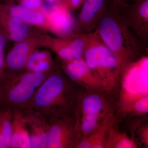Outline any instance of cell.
<instances>
[{
  "label": "cell",
  "mask_w": 148,
  "mask_h": 148,
  "mask_svg": "<svg viewBox=\"0 0 148 148\" xmlns=\"http://www.w3.org/2000/svg\"><path fill=\"white\" fill-rule=\"evenodd\" d=\"M78 86L58 72L48 75L26 109L39 112L48 119L74 114L81 92Z\"/></svg>",
  "instance_id": "cell-1"
},
{
  "label": "cell",
  "mask_w": 148,
  "mask_h": 148,
  "mask_svg": "<svg viewBox=\"0 0 148 148\" xmlns=\"http://www.w3.org/2000/svg\"><path fill=\"white\" fill-rule=\"evenodd\" d=\"M96 30L103 42L119 60L121 67L144 56L146 47L124 23L117 8L107 6Z\"/></svg>",
  "instance_id": "cell-2"
},
{
  "label": "cell",
  "mask_w": 148,
  "mask_h": 148,
  "mask_svg": "<svg viewBox=\"0 0 148 148\" xmlns=\"http://www.w3.org/2000/svg\"><path fill=\"white\" fill-rule=\"evenodd\" d=\"M87 35L88 42L84 58L110 95L119 89L121 64L102 41L96 29Z\"/></svg>",
  "instance_id": "cell-3"
},
{
  "label": "cell",
  "mask_w": 148,
  "mask_h": 148,
  "mask_svg": "<svg viewBox=\"0 0 148 148\" xmlns=\"http://www.w3.org/2000/svg\"><path fill=\"white\" fill-rule=\"evenodd\" d=\"M47 73L27 71L5 74L0 80V107L10 110H24L47 77Z\"/></svg>",
  "instance_id": "cell-4"
},
{
  "label": "cell",
  "mask_w": 148,
  "mask_h": 148,
  "mask_svg": "<svg viewBox=\"0 0 148 148\" xmlns=\"http://www.w3.org/2000/svg\"><path fill=\"white\" fill-rule=\"evenodd\" d=\"M103 92H81L74 114L78 143L88 136L107 117L114 114V107Z\"/></svg>",
  "instance_id": "cell-5"
},
{
  "label": "cell",
  "mask_w": 148,
  "mask_h": 148,
  "mask_svg": "<svg viewBox=\"0 0 148 148\" xmlns=\"http://www.w3.org/2000/svg\"><path fill=\"white\" fill-rule=\"evenodd\" d=\"M119 90L117 104L119 113L148 95L147 56H144L121 67Z\"/></svg>",
  "instance_id": "cell-6"
},
{
  "label": "cell",
  "mask_w": 148,
  "mask_h": 148,
  "mask_svg": "<svg viewBox=\"0 0 148 148\" xmlns=\"http://www.w3.org/2000/svg\"><path fill=\"white\" fill-rule=\"evenodd\" d=\"M117 8L124 23L146 47L148 40V0H135Z\"/></svg>",
  "instance_id": "cell-7"
},
{
  "label": "cell",
  "mask_w": 148,
  "mask_h": 148,
  "mask_svg": "<svg viewBox=\"0 0 148 148\" xmlns=\"http://www.w3.org/2000/svg\"><path fill=\"white\" fill-rule=\"evenodd\" d=\"M49 120L47 148H75L78 143L75 114Z\"/></svg>",
  "instance_id": "cell-8"
},
{
  "label": "cell",
  "mask_w": 148,
  "mask_h": 148,
  "mask_svg": "<svg viewBox=\"0 0 148 148\" xmlns=\"http://www.w3.org/2000/svg\"><path fill=\"white\" fill-rule=\"evenodd\" d=\"M64 62V71L73 82L87 91H105L103 84L95 76L84 58Z\"/></svg>",
  "instance_id": "cell-9"
},
{
  "label": "cell",
  "mask_w": 148,
  "mask_h": 148,
  "mask_svg": "<svg viewBox=\"0 0 148 148\" xmlns=\"http://www.w3.org/2000/svg\"><path fill=\"white\" fill-rule=\"evenodd\" d=\"M29 132L31 148H47L49 120L45 116L31 109L24 110Z\"/></svg>",
  "instance_id": "cell-10"
},
{
  "label": "cell",
  "mask_w": 148,
  "mask_h": 148,
  "mask_svg": "<svg viewBox=\"0 0 148 148\" xmlns=\"http://www.w3.org/2000/svg\"><path fill=\"white\" fill-rule=\"evenodd\" d=\"M108 0H85L77 21V34H86L95 31Z\"/></svg>",
  "instance_id": "cell-11"
},
{
  "label": "cell",
  "mask_w": 148,
  "mask_h": 148,
  "mask_svg": "<svg viewBox=\"0 0 148 148\" xmlns=\"http://www.w3.org/2000/svg\"><path fill=\"white\" fill-rule=\"evenodd\" d=\"M116 121L114 114L110 115L88 136L80 140L75 148H104L109 130Z\"/></svg>",
  "instance_id": "cell-12"
},
{
  "label": "cell",
  "mask_w": 148,
  "mask_h": 148,
  "mask_svg": "<svg viewBox=\"0 0 148 148\" xmlns=\"http://www.w3.org/2000/svg\"><path fill=\"white\" fill-rule=\"evenodd\" d=\"M11 148H31L30 138L24 110L13 111Z\"/></svg>",
  "instance_id": "cell-13"
},
{
  "label": "cell",
  "mask_w": 148,
  "mask_h": 148,
  "mask_svg": "<svg viewBox=\"0 0 148 148\" xmlns=\"http://www.w3.org/2000/svg\"><path fill=\"white\" fill-rule=\"evenodd\" d=\"M52 4L46 13L54 31L61 34H68L75 26L69 10L62 2Z\"/></svg>",
  "instance_id": "cell-14"
},
{
  "label": "cell",
  "mask_w": 148,
  "mask_h": 148,
  "mask_svg": "<svg viewBox=\"0 0 148 148\" xmlns=\"http://www.w3.org/2000/svg\"><path fill=\"white\" fill-rule=\"evenodd\" d=\"M31 48L28 42H21L16 45L8 53L5 63V69L16 72L26 68L31 55Z\"/></svg>",
  "instance_id": "cell-15"
},
{
  "label": "cell",
  "mask_w": 148,
  "mask_h": 148,
  "mask_svg": "<svg viewBox=\"0 0 148 148\" xmlns=\"http://www.w3.org/2000/svg\"><path fill=\"white\" fill-rule=\"evenodd\" d=\"M129 124L130 137L136 146L148 148V119L146 115L136 117Z\"/></svg>",
  "instance_id": "cell-16"
},
{
  "label": "cell",
  "mask_w": 148,
  "mask_h": 148,
  "mask_svg": "<svg viewBox=\"0 0 148 148\" xmlns=\"http://www.w3.org/2000/svg\"><path fill=\"white\" fill-rule=\"evenodd\" d=\"M0 7L8 10L12 16L19 18L26 23L39 25L45 22V16L42 13L29 9L21 5L8 6L0 4Z\"/></svg>",
  "instance_id": "cell-17"
},
{
  "label": "cell",
  "mask_w": 148,
  "mask_h": 148,
  "mask_svg": "<svg viewBox=\"0 0 148 148\" xmlns=\"http://www.w3.org/2000/svg\"><path fill=\"white\" fill-rule=\"evenodd\" d=\"M132 139L125 132H120L116 121L111 127L104 148H136Z\"/></svg>",
  "instance_id": "cell-18"
},
{
  "label": "cell",
  "mask_w": 148,
  "mask_h": 148,
  "mask_svg": "<svg viewBox=\"0 0 148 148\" xmlns=\"http://www.w3.org/2000/svg\"><path fill=\"white\" fill-rule=\"evenodd\" d=\"M12 114L8 109H0V148H11Z\"/></svg>",
  "instance_id": "cell-19"
},
{
  "label": "cell",
  "mask_w": 148,
  "mask_h": 148,
  "mask_svg": "<svg viewBox=\"0 0 148 148\" xmlns=\"http://www.w3.org/2000/svg\"><path fill=\"white\" fill-rule=\"evenodd\" d=\"M148 113V95L135 101L123 110L120 114L130 118L146 115Z\"/></svg>",
  "instance_id": "cell-20"
},
{
  "label": "cell",
  "mask_w": 148,
  "mask_h": 148,
  "mask_svg": "<svg viewBox=\"0 0 148 148\" xmlns=\"http://www.w3.org/2000/svg\"><path fill=\"white\" fill-rule=\"evenodd\" d=\"M50 58L49 55L44 51H36L32 53L27 61L26 69L27 71L32 72L35 65L40 61Z\"/></svg>",
  "instance_id": "cell-21"
},
{
  "label": "cell",
  "mask_w": 148,
  "mask_h": 148,
  "mask_svg": "<svg viewBox=\"0 0 148 148\" xmlns=\"http://www.w3.org/2000/svg\"><path fill=\"white\" fill-rule=\"evenodd\" d=\"M52 65L51 58L43 60L35 65L32 69V72L34 73H47L51 69Z\"/></svg>",
  "instance_id": "cell-22"
},
{
  "label": "cell",
  "mask_w": 148,
  "mask_h": 148,
  "mask_svg": "<svg viewBox=\"0 0 148 148\" xmlns=\"http://www.w3.org/2000/svg\"><path fill=\"white\" fill-rule=\"evenodd\" d=\"M21 5L24 7L35 10L43 5V0H19Z\"/></svg>",
  "instance_id": "cell-23"
},
{
  "label": "cell",
  "mask_w": 148,
  "mask_h": 148,
  "mask_svg": "<svg viewBox=\"0 0 148 148\" xmlns=\"http://www.w3.org/2000/svg\"><path fill=\"white\" fill-rule=\"evenodd\" d=\"M70 10H74L82 5V0H63L62 2Z\"/></svg>",
  "instance_id": "cell-24"
},
{
  "label": "cell",
  "mask_w": 148,
  "mask_h": 148,
  "mask_svg": "<svg viewBox=\"0 0 148 148\" xmlns=\"http://www.w3.org/2000/svg\"><path fill=\"white\" fill-rule=\"evenodd\" d=\"M133 1L135 0H108V6L118 8Z\"/></svg>",
  "instance_id": "cell-25"
},
{
  "label": "cell",
  "mask_w": 148,
  "mask_h": 148,
  "mask_svg": "<svg viewBox=\"0 0 148 148\" xmlns=\"http://www.w3.org/2000/svg\"><path fill=\"white\" fill-rule=\"evenodd\" d=\"M6 40L5 37L3 35L0 34V50L4 49L5 46Z\"/></svg>",
  "instance_id": "cell-26"
},
{
  "label": "cell",
  "mask_w": 148,
  "mask_h": 148,
  "mask_svg": "<svg viewBox=\"0 0 148 148\" xmlns=\"http://www.w3.org/2000/svg\"><path fill=\"white\" fill-rule=\"evenodd\" d=\"M45 1H46L48 3L52 4L57 3L60 2V0H45Z\"/></svg>",
  "instance_id": "cell-27"
},
{
  "label": "cell",
  "mask_w": 148,
  "mask_h": 148,
  "mask_svg": "<svg viewBox=\"0 0 148 148\" xmlns=\"http://www.w3.org/2000/svg\"><path fill=\"white\" fill-rule=\"evenodd\" d=\"M85 0H82V4L84 2V1Z\"/></svg>",
  "instance_id": "cell-28"
}]
</instances>
